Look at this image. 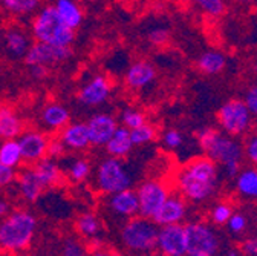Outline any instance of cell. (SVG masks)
Listing matches in <instances>:
<instances>
[{"label": "cell", "instance_id": "cell-1", "mask_svg": "<svg viewBox=\"0 0 257 256\" xmlns=\"http://www.w3.org/2000/svg\"><path fill=\"white\" fill-rule=\"evenodd\" d=\"M220 181V167L207 155L188 159L175 175L178 194L193 204H204L211 200L217 194Z\"/></svg>", "mask_w": 257, "mask_h": 256}, {"label": "cell", "instance_id": "cell-2", "mask_svg": "<svg viewBox=\"0 0 257 256\" xmlns=\"http://www.w3.org/2000/svg\"><path fill=\"white\" fill-rule=\"evenodd\" d=\"M39 222L34 213L26 209L10 210V213L0 219V244L7 253L26 251L36 238Z\"/></svg>", "mask_w": 257, "mask_h": 256}, {"label": "cell", "instance_id": "cell-3", "mask_svg": "<svg viewBox=\"0 0 257 256\" xmlns=\"http://www.w3.org/2000/svg\"><path fill=\"white\" fill-rule=\"evenodd\" d=\"M198 144L220 169L227 166H242L245 150L243 143L237 137L216 131L213 127H202L198 132Z\"/></svg>", "mask_w": 257, "mask_h": 256}, {"label": "cell", "instance_id": "cell-4", "mask_svg": "<svg viewBox=\"0 0 257 256\" xmlns=\"http://www.w3.org/2000/svg\"><path fill=\"white\" fill-rule=\"evenodd\" d=\"M31 37L36 42H45L57 46H71L75 40V29L64 25L52 5H42L32 16Z\"/></svg>", "mask_w": 257, "mask_h": 256}, {"label": "cell", "instance_id": "cell-5", "mask_svg": "<svg viewBox=\"0 0 257 256\" xmlns=\"http://www.w3.org/2000/svg\"><path fill=\"white\" fill-rule=\"evenodd\" d=\"M158 224L147 216L137 215L128 218L119 232V241L122 247L138 254H150L156 251Z\"/></svg>", "mask_w": 257, "mask_h": 256}, {"label": "cell", "instance_id": "cell-6", "mask_svg": "<svg viewBox=\"0 0 257 256\" xmlns=\"http://www.w3.org/2000/svg\"><path fill=\"white\" fill-rule=\"evenodd\" d=\"M135 181V172L131 169V166L124 159L110 155L101 159L95 170V187L104 195L131 189Z\"/></svg>", "mask_w": 257, "mask_h": 256}, {"label": "cell", "instance_id": "cell-7", "mask_svg": "<svg viewBox=\"0 0 257 256\" xmlns=\"http://www.w3.org/2000/svg\"><path fill=\"white\" fill-rule=\"evenodd\" d=\"M217 124L220 131L233 135V137H245L252 131L254 117L243 100L233 99L222 105L217 111Z\"/></svg>", "mask_w": 257, "mask_h": 256}, {"label": "cell", "instance_id": "cell-8", "mask_svg": "<svg viewBox=\"0 0 257 256\" xmlns=\"http://www.w3.org/2000/svg\"><path fill=\"white\" fill-rule=\"evenodd\" d=\"M185 241L188 256H214L220 253V236L208 222L191 221L185 224Z\"/></svg>", "mask_w": 257, "mask_h": 256}, {"label": "cell", "instance_id": "cell-9", "mask_svg": "<svg viewBox=\"0 0 257 256\" xmlns=\"http://www.w3.org/2000/svg\"><path fill=\"white\" fill-rule=\"evenodd\" d=\"M170 194H172V190L169 184L163 180L150 178V180L140 183L137 187L140 215L152 218Z\"/></svg>", "mask_w": 257, "mask_h": 256}, {"label": "cell", "instance_id": "cell-10", "mask_svg": "<svg viewBox=\"0 0 257 256\" xmlns=\"http://www.w3.org/2000/svg\"><path fill=\"white\" fill-rule=\"evenodd\" d=\"M156 251L164 256H185L187 254L185 226L182 222L158 226Z\"/></svg>", "mask_w": 257, "mask_h": 256}, {"label": "cell", "instance_id": "cell-11", "mask_svg": "<svg viewBox=\"0 0 257 256\" xmlns=\"http://www.w3.org/2000/svg\"><path fill=\"white\" fill-rule=\"evenodd\" d=\"M72 57V49L71 46H57L45 42H32L29 46L26 55H25V63L28 66L31 65H57V63H63Z\"/></svg>", "mask_w": 257, "mask_h": 256}, {"label": "cell", "instance_id": "cell-12", "mask_svg": "<svg viewBox=\"0 0 257 256\" xmlns=\"http://www.w3.org/2000/svg\"><path fill=\"white\" fill-rule=\"evenodd\" d=\"M112 81L104 74H95L83 83L78 91V102L87 108H98L104 105L112 95Z\"/></svg>", "mask_w": 257, "mask_h": 256}, {"label": "cell", "instance_id": "cell-13", "mask_svg": "<svg viewBox=\"0 0 257 256\" xmlns=\"http://www.w3.org/2000/svg\"><path fill=\"white\" fill-rule=\"evenodd\" d=\"M49 135L45 131L40 129H23V132L17 137L23 164L32 166L39 159L45 158L48 155V144H49Z\"/></svg>", "mask_w": 257, "mask_h": 256}, {"label": "cell", "instance_id": "cell-14", "mask_svg": "<svg viewBox=\"0 0 257 256\" xmlns=\"http://www.w3.org/2000/svg\"><path fill=\"white\" fill-rule=\"evenodd\" d=\"M107 212L112 213L113 216L127 221L128 218L140 215V204H138V197H137V190L131 189H124L115 194L107 195L106 201Z\"/></svg>", "mask_w": 257, "mask_h": 256}, {"label": "cell", "instance_id": "cell-15", "mask_svg": "<svg viewBox=\"0 0 257 256\" xmlns=\"http://www.w3.org/2000/svg\"><path fill=\"white\" fill-rule=\"evenodd\" d=\"M188 215V204L187 201L178 194H172L167 197V200L161 204V207L156 210V213L152 216V219L158 226H167V224H181L185 221Z\"/></svg>", "mask_w": 257, "mask_h": 256}, {"label": "cell", "instance_id": "cell-16", "mask_svg": "<svg viewBox=\"0 0 257 256\" xmlns=\"http://www.w3.org/2000/svg\"><path fill=\"white\" fill-rule=\"evenodd\" d=\"M86 127H87L90 146L100 147L104 146L109 141V138L113 135L115 129L118 127V121L113 115L107 112H100L86 121Z\"/></svg>", "mask_w": 257, "mask_h": 256}, {"label": "cell", "instance_id": "cell-17", "mask_svg": "<svg viewBox=\"0 0 257 256\" xmlns=\"http://www.w3.org/2000/svg\"><path fill=\"white\" fill-rule=\"evenodd\" d=\"M32 42L34 40L31 37V33H26L22 26L16 25L5 29L2 39L4 51L13 60H23Z\"/></svg>", "mask_w": 257, "mask_h": 256}, {"label": "cell", "instance_id": "cell-18", "mask_svg": "<svg viewBox=\"0 0 257 256\" xmlns=\"http://www.w3.org/2000/svg\"><path fill=\"white\" fill-rule=\"evenodd\" d=\"M16 183L22 200L28 204H36L43 195V192L46 190L40 183L39 177L36 175L34 167L29 164H26L25 167L22 166V169L17 172Z\"/></svg>", "mask_w": 257, "mask_h": 256}, {"label": "cell", "instance_id": "cell-19", "mask_svg": "<svg viewBox=\"0 0 257 256\" xmlns=\"http://www.w3.org/2000/svg\"><path fill=\"white\" fill-rule=\"evenodd\" d=\"M125 84L134 91L150 88L156 80V69L149 60H137L125 71Z\"/></svg>", "mask_w": 257, "mask_h": 256}, {"label": "cell", "instance_id": "cell-20", "mask_svg": "<svg viewBox=\"0 0 257 256\" xmlns=\"http://www.w3.org/2000/svg\"><path fill=\"white\" fill-rule=\"evenodd\" d=\"M57 137L61 140L64 147L71 152H83L90 146L87 127H86V123L83 121H75V123L69 121L58 132Z\"/></svg>", "mask_w": 257, "mask_h": 256}, {"label": "cell", "instance_id": "cell-21", "mask_svg": "<svg viewBox=\"0 0 257 256\" xmlns=\"http://www.w3.org/2000/svg\"><path fill=\"white\" fill-rule=\"evenodd\" d=\"M71 121V112L66 106L51 102L40 112V123L45 132L58 134Z\"/></svg>", "mask_w": 257, "mask_h": 256}, {"label": "cell", "instance_id": "cell-22", "mask_svg": "<svg viewBox=\"0 0 257 256\" xmlns=\"http://www.w3.org/2000/svg\"><path fill=\"white\" fill-rule=\"evenodd\" d=\"M32 167H34L36 175L39 177L40 183L43 184V187L46 190L55 189L63 183L64 175H63V170L60 167L58 159H55V158H51L46 155L45 158L39 159L37 163L32 164Z\"/></svg>", "mask_w": 257, "mask_h": 256}, {"label": "cell", "instance_id": "cell-23", "mask_svg": "<svg viewBox=\"0 0 257 256\" xmlns=\"http://www.w3.org/2000/svg\"><path fill=\"white\" fill-rule=\"evenodd\" d=\"M75 230L81 239L90 241L96 245L101 241V232H103L101 221L92 212H84L75 219Z\"/></svg>", "mask_w": 257, "mask_h": 256}, {"label": "cell", "instance_id": "cell-24", "mask_svg": "<svg viewBox=\"0 0 257 256\" xmlns=\"http://www.w3.org/2000/svg\"><path fill=\"white\" fill-rule=\"evenodd\" d=\"M58 163L63 170V175H66L72 183H83L90 177L92 167H90L89 159L86 158L63 155L58 159Z\"/></svg>", "mask_w": 257, "mask_h": 256}, {"label": "cell", "instance_id": "cell-25", "mask_svg": "<svg viewBox=\"0 0 257 256\" xmlns=\"http://www.w3.org/2000/svg\"><path fill=\"white\" fill-rule=\"evenodd\" d=\"M104 147H106L107 155L125 159L128 155L132 153V150L135 147L132 143V138H131V131L124 126H118L113 132V135L104 144Z\"/></svg>", "mask_w": 257, "mask_h": 256}, {"label": "cell", "instance_id": "cell-26", "mask_svg": "<svg viewBox=\"0 0 257 256\" xmlns=\"http://www.w3.org/2000/svg\"><path fill=\"white\" fill-rule=\"evenodd\" d=\"M25 129V123L11 106H0V138L13 140L17 138Z\"/></svg>", "mask_w": 257, "mask_h": 256}, {"label": "cell", "instance_id": "cell-27", "mask_svg": "<svg viewBox=\"0 0 257 256\" xmlns=\"http://www.w3.org/2000/svg\"><path fill=\"white\" fill-rule=\"evenodd\" d=\"M52 7L60 20L66 26L77 29L83 23L84 14L77 0H54Z\"/></svg>", "mask_w": 257, "mask_h": 256}, {"label": "cell", "instance_id": "cell-28", "mask_svg": "<svg viewBox=\"0 0 257 256\" xmlns=\"http://www.w3.org/2000/svg\"><path fill=\"white\" fill-rule=\"evenodd\" d=\"M236 192L245 200H257V167H240L236 175Z\"/></svg>", "mask_w": 257, "mask_h": 256}, {"label": "cell", "instance_id": "cell-29", "mask_svg": "<svg viewBox=\"0 0 257 256\" xmlns=\"http://www.w3.org/2000/svg\"><path fill=\"white\" fill-rule=\"evenodd\" d=\"M42 5L43 0H0V7L16 17L34 16Z\"/></svg>", "mask_w": 257, "mask_h": 256}, {"label": "cell", "instance_id": "cell-30", "mask_svg": "<svg viewBox=\"0 0 257 256\" xmlns=\"http://www.w3.org/2000/svg\"><path fill=\"white\" fill-rule=\"evenodd\" d=\"M225 66H227V57H225L223 52L216 49L204 52L198 60V68L207 75L220 74L225 69Z\"/></svg>", "mask_w": 257, "mask_h": 256}, {"label": "cell", "instance_id": "cell-31", "mask_svg": "<svg viewBox=\"0 0 257 256\" xmlns=\"http://www.w3.org/2000/svg\"><path fill=\"white\" fill-rule=\"evenodd\" d=\"M0 161L13 169H19L23 166V156L17 138L4 140L0 143Z\"/></svg>", "mask_w": 257, "mask_h": 256}, {"label": "cell", "instance_id": "cell-32", "mask_svg": "<svg viewBox=\"0 0 257 256\" xmlns=\"http://www.w3.org/2000/svg\"><path fill=\"white\" fill-rule=\"evenodd\" d=\"M156 127L152 126L150 123H143L141 126L135 127V129H131V138L134 146H146L152 141L156 140Z\"/></svg>", "mask_w": 257, "mask_h": 256}, {"label": "cell", "instance_id": "cell-33", "mask_svg": "<svg viewBox=\"0 0 257 256\" xmlns=\"http://www.w3.org/2000/svg\"><path fill=\"white\" fill-rule=\"evenodd\" d=\"M205 16L217 19L225 13V0H191Z\"/></svg>", "mask_w": 257, "mask_h": 256}, {"label": "cell", "instance_id": "cell-34", "mask_svg": "<svg viewBox=\"0 0 257 256\" xmlns=\"http://www.w3.org/2000/svg\"><path fill=\"white\" fill-rule=\"evenodd\" d=\"M121 126L127 127L128 131L131 129H135V127L141 126L143 123H146V115L143 111L137 109V108H125L122 112H121Z\"/></svg>", "mask_w": 257, "mask_h": 256}, {"label": "cell", "instance_id": "cell-35", "mask_svg": "<svg viewBox=\"0 0 257 256\" xmlns=\"http://www.w3.org/2000/svg\"><path fill=\"white\" fill-rule=\"evenodd\" d=\"M233 212H234V209H233V206L230 203L222 201V203H217L211 209L210 219H211L213 224H216V226H225L227 221L230 219V216L233 215Z\"/></svg>", "mask_w": 257, "mask_h": 256}, {"label": "cell", "instance_id": "cell-36", "mask_svg": "<svg viewBox=\"0 0 257 256\" xmlns=\"http://www.w3.org/2000/svg\"><path fill=\"white\" fill-rule=\"evenodd\" d=\"M43 195H45L49 201L54 203V207H46V209H45L46 213L54 215V216H57V218H66V216L71 213L69 209H68L66 201H64V198H61V195H57V194H54V192H51V197H48L46 190L43 192Z\"/></svg>", "mask_w": 257, "mask_h": 256}, {"label": "cell", "instance_id": "cell-37", "mask_svg": "<svg viewBox=\"0 0 257 256\" xmlns=\"http://www.w3.org/2000/svg\"><path fill=\"white\" fill-rule=\"evenodd\" d=\"M87 247L78 238H66L61 244V253L64 256H83L87 253Z\"/></svg>", "mask_w": 257, "mask_h": 256}, {"label": "cell", "instance_id": "cell-38", "mask_svg": "<svg viewBox=\"0 0 257 256\" xmlns=\"http://www.w3.org/2000/svg\"><path fill=\"white\" fill-rule=\"evenodd\" d=\"M163 144L169 149V150H178L184 146L185 143V137L182 132L176 131V129H169L163 134Z\"/></svg>", "mask_w": 257, "mask_h": 256}, {"label": "cell", "instance_id": "cell-39", "mask_svg": "<svg viewBox=\"0 0 257 256\" xmlns=\"http://www.w3.org/2000/svg\"><path fill=\"white\" fill-rule=\"evenodd\" d=\"M243 150L248 161L257 167V131L248 134V138L243 144Z\"/></svg>", "mask_w": 257, "mask_h": 256}, {"label": "cell", "instance_id": "cell-40", "mask_svg": "<svg viewBox=\"0 0 257 256\" xmlns=\"http://www.w3.org/2000/svg\"><path fill=\"white\" fill-rule=\"evenodd\" d=\"M246 224H248V221H246V218H245L242 213H234V212H233V215L230 216V219L227 221V224H225V226L228 227L230 233H233V235H240V233L245 232Z\"/></svg>", "mask_w": 257, "mask_h": 256}, {"label": "cell", "instance_id": "cell-41", "mask_svg": "<svg viewBox=\"0 0 257 256\" xmlns=\"http://www.w3.org/2000/svg\"><path fill=\"white\" fill-rule=\"evenodd\" d=\"M170 39V34L166 28H155L149 33V42L153 46H164Z\"/></svg>", "mask_w": 257, "mask_h": 256}, {"label": "cell", "instance_id": "cell-42", "mask_svg": "<svg viewBox=\"0 0 257 256\" xmlns=\"http://www.w3.org/2000/svg\"><path fill=\"white\" fill-rule=\"evenodd\" d=\"M66 147L61 143V140L58 137H51L49 138V144H48V156L60 159L63 155H66Z\"/></svg>", "mask_w": 257, "mask_h": 256}, {"label": "cell", "instance_id": "cell-43", "mask_svg": "<svg viewBox=\"0 0 257 256\" xmlns=\"http://www.w3.org/2000/svg\"><path fill=\"white\" fill-rule=\"evenodd\" d=\"M17 178V169L5 166L0 161V187H8L13 183H16Z\"/></svg>", "mask_w": 257, "mask_h": 256}, {"label": "cell", "instance_id": "cell-44", "mask_svg": "<svg viewBox=\"0 0 257 256\" xmlns=\"http://www.w3.org/2000/svg\"><path fill=\"white\" fill-rule=\"evenodd\" d=\"M243 102H245L246 106L249 108V111H251L254 120H257V84H252V86L246 91V94H245V100H243Z\"/></svg>", "mask_w": 257, "mask_h": 256}, {"label": "cell", "instance_id": "cell-45", "mask_svg": "<svg viewBox=\"0 0 257 256\" xmlns=\"http://www.w3.org/2000/svg\"><path fill=\"white\" fill-rule=\"evenodd\" d=\"M29 74L34 80H46L48 75H49V68L45 66V65H31L29 66Z\"/></svg>", "mask_w": 257, "mask_h": 256}, {"label": "cell", "instance_id": "cell-46", "mask_svg": "<svg viewBox=\"0 0 257 256\" xmlns=\"http://www.w3.org/2000/svg\"><path fill=\"white\" fill-rule=\"evenodd\" d=\"M240 253L248 256H257V236L245 239L240 245Z\"/></svg>", "mask_w": 257, "mask_h": 256}, {"label": "cell", "instance_id": "cell-47", "mask_svg": "<svg viewBox=\"0 0 257 256\" xmlns=\"http://www.w3.org/2000/svg\"><path fill=\"white\" fill-rule=\"evenodd\" d=\"M10 204H8V201H5V200H2L0 198V219L2 218H5L8 213H10Z\"/></svg>", "mask_w": 257, "mask_h": 256}, {"label": "cell", "instance_id": "cell-48", "mask_svg": "<svg viewBox=\"0 0 257 256\" xmlns=\"http://www.w3.org/2000/svg\"><path fill=\"white\" fill-rule=\"evenodd\" d=\"M237 4H252V2H257V0H234Z\"/></svg>", "mask_w": 257, "mask_h": 256}, {"label": "cell", "instance_id": "cell-49", "mask_svg": "<svg viewBox=\"0 0 257 256\" xmlns=\"http://www.w3.org/2000/svg\"><path fill=\"white\" fill-rule=\"evenodd\" d=\"M254 72H255V75H257V61L254 63Z\"/></svg>", "mask_w": 257, "mask_h": 256}, {"label": "cell", "instance_id": "cell-50", "mask_svg": "<svg viewBox=\"0 0 257 256\" xmlns=\"http://www.w3.org/2000/svg\"><path fill=\"white\" fill-rule=\"evenodd\" d=\"M4 250H2V244H0V253H2Z\"/></svg>", "mask_w": 257, "mask_h": 256}]
</instances>
